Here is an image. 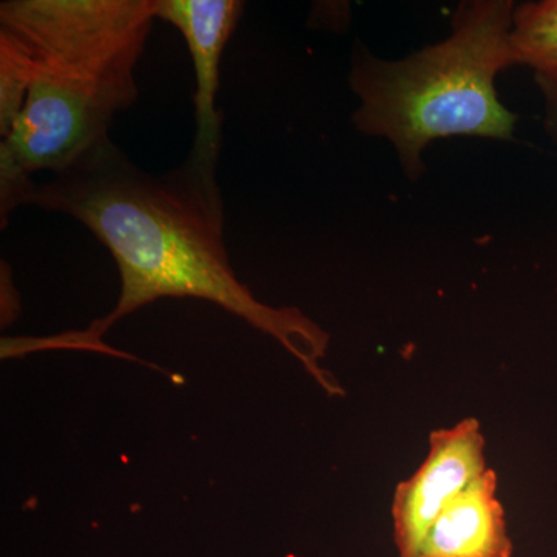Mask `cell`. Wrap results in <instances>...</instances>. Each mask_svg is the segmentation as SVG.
<instances>
[{"instance_id":"1","label":"cell","mask_w":557,"mask_h":557,"mask_svg":"<svg viewBox=\"0 0 557 557\" xmlns=\"http://www.w3.org/2000/svg\"><path fill=\"white\" fill-rule=\"evenodd\" d=\"M24 205L78 220L115 260L119 302L78 333L84 348L104 350L102 336L153 300L203 299L281 343L325 392L343 394L319 364L329 333L295 307L260 302L234 273L223 237L218 171L188 157L175 170L150 174L109 138L47 182L25 183L0 207L2 222Z\"/></svg>"},{"instance_id":"2","label":"cell","mask_w":557,"mask_h":557,"mask_svg":"<svg viewBox=\"0 0 557 557\" xmlns=\"http://www.w3.org/2000/svg\"><path fill=\"white\" fill-rule=\"evenodd\" d=\"M156 21V0L0 3V200L109 139Z\"/></svg>"},{"instance_id":"3","label":"cell","mask_w":557,"mask_h":557,"mask_svg":"<svg viewBox=\"0 0 557 557\" xmlns=\"http://www.w3.org/2000/svg\"><path fill=\"white\" fill-rule=\"evenodd\" d=\"M512 0H468L450 17L445 39L403 58L381 60L357 40L348 86L359 106L351 123L394 146L410 182L420 180L424 150L437 139L515 141L519 116L498 98L496 79L512 67Z\"/></svg>"},{"instance_id":"4","label":"cell","mask_w":557,"mask_h":557,"mask_svg":"<svg viewBox=\"0 0 557 557\" xmlns=\"http://www.w3.org/2000/svg\"><path fill=\"white\" fill-rule=\"evenodd\" d=\"M486 469L485 437L475 418L432 431L428 457L412 478L399 483L392 502L398 557H420L435 520Z\"/></svg>"},{"instance_id":"5","label":"cell","mask_w":557,"mask_h":557,"mask_svg":"<svg viewBox=\"0 0 557 557\" xmlns=\"http://www.w3.org/2000/svg\"><path fill=\"white\" fill-rule=\"evenodd\" d=\"M244 13L239 0H156L157 20L174 25L193 60L196 135L189 157L219 168L222 115L218 109L220 61Z\"/></svg>"},{"instance_id":"6","label":"cell","mask_w":557,"mask_h":557,"mask_svg":"<svg viewBox=\"0 0 557 557\" xmlns=\"http://www.w3.org/2000/svg\"><path fill=\"white\" fill-rule=\"evenodd\" d=\"M497 474L486 469L446 507L429 530L420 557H511Z\"/></svg>"},{"instance_id":"7","label":"cell","mask_w":557,"mask_h":557,"mask_svg":"<svg viewBox=\"0 0 557 557\" xmlns=\"http://www.w3.org/2000/svg\"><path fill=\"white\" fill-rule=\"evenodd\" d=\"M509 44L515 65L557 79V0L516 5Z\"/></svg>"},{"instance_id":"8","label":"cell","mask_w":557,"mask_h":557,"mask_svg":"<svg viewBox=\"0 0 557 557\" xmlns=\"http://www.w3.org/2000/svg\"><path fill=\"white\" fill-rule=\"evenodd\" d=\"M534 83L544 102V129L557 148V79L534 75Z\"/></svg>"}]
</instances>
